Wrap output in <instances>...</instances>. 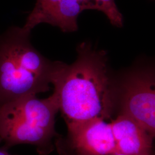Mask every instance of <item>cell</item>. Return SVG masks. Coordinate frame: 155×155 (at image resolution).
Wrapping results in <instances>:
<instances>
[{
    "instance_id": "obj_10",
    "label": "cell",
    "mask_w": 155,
    "mask_h": 155,
    "mask_svg": "<svg viewBox=\"0 0 155 155\" xmlns=\"http://www.w3.org/2000/svg\"><path fill=\"white\" fill-rule=\"evenodd\" d=\"M8 150H6L2 147L1 148H0V155H16L12 154L10 152H9Z\"/></svg>"
},
{
    "instance_id": "obj_11",
    "label": "cell",
    "mask_w": 155,
    "mask_h": 155,
    "mask_svg": "<svg viewBox=\"0 0 155 155\" xmlns=\"http://www.w3.org/2000/svg\"><path fill=\"white\" fill-rule=\"evenodd\" d=\"M124 155V154H121V153H114V154H110V155Z\"/></svg>"
},
{
    "instance_id": "obj_6",
    "label": "cell",
    "mask_w": 155,
    "mask_h": 155,
    "mask_svg": "<svg viewBox=\"0 0 155 155\" xmlns=\"http://www.w3.org/2000/svg\"><path fill=\"white\" fill-rule=\"evenodd\" d=\"M82 11L77 0H37L22 28L31 32L36 25L46 23L63 32H75L78 17Z\"/></svg>"
},
{
    "instance_id": "obj_9",
    "label": "cell",
    "mask_w": 155,
    "mask_h": 155,
    "mask_svg": "<svg viewBox=\"0 0 155 155\" xmlns=\"http://www.w3.org/2000/svg\"><path fill=\"white\" fill-rule=\"evenodd\" d=\"M82 11L96 10V5L94 0H77Z\"/></svg>"
},
{
    "instance_id": "obj_2",
    "label": "cell",
    "mask_w": 155,
    "mask_h": 155,
    "mask_svg": "<svg viewBox=\"0 0 155 155\" xmlns=\"http://www.w3.org/2000/svg\"><path fill=\"white\" fill-rule=\"evenodd\" d=\"M30 35L15 26L0 33V106L50 90L53 61L35 48Z\"/></svg>"
},
{
    "instance_id": "obj_7",
    "label": "cell",
    "mask_w": 155,
    "mask_h": 155,
    "mask_svg": "<svg viewBox=\"0 0 155 155\" xmlns=\"http://www.w3.org/2000/svg\"><path fill=\"white\" fill-rule=\"evenodd\" d=\"M110 124L117 153L152 155L154 137L133 118L121 113Z\"/></svg>"
},
{
    "instance_id": "obj_8",
    "label": "cell",
    "mask_w": 155,
    "mask_h": 155,
    "mask_svg": "<svg viewBox=\"0 0 155 155\" xmlns=\"http://www.w3.org/2000/svg\"><path fill=\"white\" fill-rule=\"evenodd\" d=\"M96 10L102 12L109 20L112 25L122 27L123 17L120 12L114 0H94Z\"/></svg>"
},
{
    "instance_id": "obj_1",
    "label": "cell",
    "mask_w": 155,
    "mask_h": 155,
    "mask_svg": "<svg viewBox=\"0 0 155 155\" xmlns=\"http://www.w3.org/2000/svg\"><path fill=\"white\" fill-rule=\"evenodd\" d=\"M77 51L71 64L53 61L50 83L59 111L67 124L109 119L114 103L106 54L88 43L79 45Z\"/></svg>"
},
{
    "instance_id": "obj_4",
    "label": "cell",
    "mask_w": 155,
    "mask_h": 155,
    "mask_svg": "<svg viewBox=\"0 0 155 155\" xmlns=\"http://www.w3.org/2000/svg\"><path fill=\"white\" fill-rule=\"evenodd\" d=\"M122 113L133 118L153 137L155 78L152 70H138L128 77L124 89Z\"/></svg>"
},
{
    "instance_id": "obj_5",
    "label": "cell",
    "mask_w": 155,
    "mask_h": 155,
    "mask_svg": "<svg viewBox=\"0 0 155 155\" xmlns=\"http://www.w3.org/2000/svg\"><path fill=\"white\" fill-rule=\"evenodd\" d=\"M67 125L72 147L79 155L117 153L110 122L95 118Z\"/></svg>"
},
{
    "instance_id": "obj_3",
    "label": "cell",
    "mask_w": 155,
    "mask_h": 155,
    "mask_svg": "<svg viewBox=\"0 0 155 155\" xmlns=\"http://www.w3.org/2000/svg\"><path fill=\"white\" fill-rule=\"evenodd\" d=\"M59 107L52 95L39 99L29 95L0 106V143L6 150L18 144L36 146L47 154L56 136L55 117Z\"/></svg>"
}]
</instances>
